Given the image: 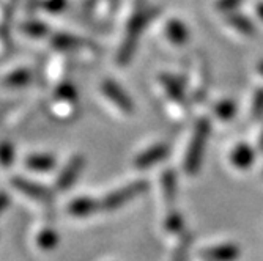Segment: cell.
Returning <instances> with one entry per match:
<instances>
[{
	"label": "cell",
	"mask_w": 263,
	"mask_h": 261,
	"mask_svg": "<svg viewBox=\"0 0 263 261\" xmlns=\"http://www.w3.org/2000/svg\"><path fill=\"white\" fill-rule=\"evenodd\" d=\"M208 129H210L208 123L205 120H202L200 123H197V126L193 132V137H191V142H189L186 154H184V162H183L184 170L189 175H193L197 170V167H200V160L205 153Z\"/></svg>",
	"instance_id": "cell-5"
},
{
	"label": "cell",
	"mask_w": 263,
	"mask_h": 261,
	"mask_svg": "<svg viewBox=\"0 0 263 261\" xmlns=\"http://www.w3.org/2000/svg\"><path fill=\"white\" fill-rule=\"evenodd\" d=\"M147 189V183L142 179L131 181L125 186H120L114 189L112 192H107L100 202H101V209L103 211H114L125 206L136 197H139L143 191Z\"/></svg>",
	"instance_id": "cell-3"
},
{
	"label": "cell",
	"mask_w": 263,
	"mask_h": 261,
	"mask_svg": "<svg viewBox=\"0 0 263 261\" xmlns=\"http://www.w3.org/2000/svg\"><path fill=\"white\" fill-rule=\"evenodd\" d=\"M47 112L55 122H73L79 115V96L74 85L60 82L47 99Z\"/></svg>",
	"instance_id": "cell-1"
},
{
	"label": "cell",
	"mask_w": 263,
	"mask_h": 261,
	"mask_svg": "<svg viewBox=\"0 0 263 261\" xmlns=\"http://www.w3.org/2000/svg\"><path fill=\"white\" fill-rule=\"evenodd\" d=\"M165 36L172 44H184L187 41V29L180 21H169L165 27Z\"/></svg>",
	"instance_id": "cell-15"
},
{
	"label": "cell",
	"mask_w": 263,
	"mask_h": 261,
	"mask_svg": "<svg viewBox=\"0 0 263 261\" xmlns=\"http://www.w3.org/2000/svg\"><path fill=\"white\" fill-rule=\"evenodd\" d=\"M238 256V249L232 244H221L202 252L203 261H232Z\"/></svg>",
	"instance_id": "cell-13"
},
{
	"label": "cell",
	"mask_w": 263,
	"mask_h": 261,
	"mask_svg": "<svg viewBox=\"0 0 263 261\" xmlns=\"http://www.w3.org/2000/svg\"><path fill=\"white\" fill-rule=\"evenodd\" d=\"M161 200L164 202V205H172V202H175V192H177V184H175V175H172V172H164L162 178H161Z\"/></svg>",
	"instance_id": "cell-14"
},
{
	"label": "cell",
	"mask_w": 263,
	"mask_h": 261,
	"mask_svg": "<svg viewBox=\"0 0 263 261\" xmlns=\"http://www.w3.org/2000/svg\"><path fill=\"white\" fill-rule=\"evenodd\" d=\"M216 113L221 120H229V118L233 115V104L230 101H224L216 107Z\"/></svg>",
	"instance_id": "cell-20"
},
{
	"label": "cell",
	"mask_w": 263,
	"mask_h": 261,
	"mask_svg": "<svg viewBox=\"0 0 263 261\" xmlns=\"http://www.w3.org/2000/svg\"><path fill=\"white\" fill-rule=\"evenodd\" d=\"M8 205H10V197H8V194H7L5 191H0V216H2L4 212H5V209L8 208Z\"/></svg>",
	"instance_id": "cell-21"
},
{
	"label": "cell",
	"mask_w": 263,
	"mask_h": 261,
	"mask_svg": "<svg viewBox=\"0 0 263 261\" xmlns=\"http://www.w3.org/2000/svg\"><path fill=\"white\" fill-rule=\"evenodd\" d=\"M84 167H85V157L82 154L69 156V159L62 165V169L57 172L54 183H52V189L60 194L68 192L69 189L76 184V181L79 179Z\"/></svg>",
	"instance_id": "cell-6"
},
{
	"label": "cell",
	"mask_w": 263,
	"mask_h": 261,
	"mask_svg": "<svg viewBox=\"0 0 263 261\" xmlns=\"http://www.w3.org/2000/svg\"><path fill=\"white\" fill-rule=\"evenodd\" d=\"M251 113L254 116H260L263 113V90H258L254 94V101L251 106Z\"/></svg>",
	"instance_id": "cell-19"
},
{
	"label": "cell",
	"mask_w": 263,
	"mask_h": 261,
	"mask_svg": "<svg viewBox=\"0 0 263 261\" xmlns=\"http://www.w3.org/2000/svg\"><path fill=\"white\" fill-rule=\"evenodd\" d=\"M60 243V236L51 224H40L32 233V244L41 253L52 252Z\"/></svg>",
	"instance_id": "cell-10"
},
{
	"label": "cell",
	"mask_w": 263,
	"mask_h": 261,
	"mask_svg": "<svg viewBox=\"0 0 263 261\" xmlns=\"http://www.w3.org/2000/svg\"><path fill=\"white\" fill-rule=\"evenodd\" d=\"M252 159H254V153H252V150L248 145H238L232 151V156H230L232 165H235L236 169H248V167H251Z\"/></svg>",
	"instance_id": "cell-16"
},
{
	"label": "cell",
	"mask_w": 263,
	"mask_h": 261,
	"mask_svg": "<svg viewBox=\"0 0 263 261\" xmlns=\"http://www.w3.org/2000/svg\"><path fill=\"white\" fill-rule=\"evenodd\" d=\"M167 153H169V147L165 144H155L134 156L133 167L136 170H147L158 162H161L167 156Z\"/></svg>",
	"instance_id": "cell-11"
},
{
	"label": "cell",
	"mask_w": 263,
	"mask_h": 261,
	"mask_svg": "<svg viewBox=\"0 0 263 261\" xmlns=\"http://www.w3.org/2000/svg\"><path fill=\"white\" fill-rule=\"evenodd\" d=\"M229 22H232V26L235 29H238L240 32L243 33H251L252 32V27H251V24L245 19V17H240V16H233L229 19Z\"/></svg>",
	"instance_id": "cell-18"
},
{
	"label": "cell",
	"mask_w": 263,
	"mask_h": 261,
	"mask_svg": "<svg viewBox=\"0 0 263 261\" xmlns=\"http://www.w3.org/2000/svg\"><path fill=\"white\" fill-rule=\"evenodd\" d=\"M10 186L13 191L30 206L43 211L51 212L54 208V195L47 187L24 176H13L10 179Z\"/></svg>",
	"instance_id": "cell-2"
},
{
	"label": "cell",
	"mask_w": 263,
	"mask_h": 261,
	"mask_svg": "<svg viewBox=\"0 0 263 261\" xmlns=\"http://www.w3.org/2000/svg\"><path fill=\"white\" fill-rule=\"evenodd\" d=\"M261 71H263V65H261Z\"/></svg>",
	"instance_id": "cell-22"
},
{
	"label": "cell",
	"mask_w": 263,
	"mask_h": 261,
	"mask_svg": "<svg viewBox=\"0 0 263 261\" xmlns=\"http://www.w3.org/2000/svg\"><path fill=\"white\" fill-rule=\"evenodd\" d=\"M101 98L122 116H131L134 113V104L128 93L112 79H106L100 85Z\"/></svg>",
	"instance_id": "cell-4"
},
{
	"label": "cell",
	"mask_w": 263,
	"mask_h": 261,
	"mask_svg": "<svg viewBox=\"0 0 263 261\" xmlns=\"http://www.w3.org/2000/svg\"><path fill=\"white\" fill-rule=\"evenodd\" d=\"M16 153L14 147L10 140L7 138H0V170L7 172L14 165Z\"/></svg>",
	"instance_id": "cell-17"
},
{
	"label": "cell",
	"mask_w": 263,
	"mask_h": 261,
	"mask_svg": "<svg viewBox=\"0 0 263 261\" xmlns=\"http://www.w3.org/2000/svg\"><path fill=\"white\" fill-rule=\"evenodd\" d=\"M145 22H147V10H140L129 21V26L126 30V38L122 43L120 51H118V55H117V63L120 66L126 65L131 60L134 47L137 46V41L140 38V33H142L143 26H145Z\"/></svg>",
	"instance_id": "cell-7"
},
{
	"label": "cell",
	"mask_w": 263,
	"mask_h": 261,
	"mask_svg": "<svg viewBox=\"0 0 263 261\" xmlns=\"http://www.w3.org/2000/svg\"><path fill=\"white\" fill-rule=\"evenodd\" d=\"M33 76H32V71L26 66H19L14 68L11 71L0 79V88L5 90V91H16V90H22L30 85Z\"/></svg>",
	"instance_id": "cell-12"
},
{
	"label": "cell",
	"mask_w": 263,
	"mask_h": 261,
	"mask_svg": "<svg viewBox=\"0 0 263 261\" xmlns=\"http://www.w3.org/2000/svg\"><path fill=\"white\" fill-rule=\"evenodd\" d=\"M101 211V202L98 198H93L88 195H78L73 197L66 205H65V214L69 219H88Z\"/></svg>",
	"instance_id": "cell-8"
},
{
	"label": "cell",
	"mask_w": 263,
	"mask_h": 261,
	"mask_svg": "<svg viewBox=\"0 0 263 261\" xmlns=\"http://www.w3.org/2000/svg\"><path fill=\"white\" fill-rule=\"evenodd\" d=\"M22 167L26 169L27 173H36V175H46L55 170L57 167V159L51 153H43L35 151L24 156L22 159Z\"/></svg>",
	"instance_id": "cell-9"
}]
</instances>
